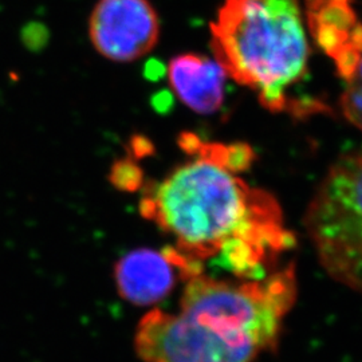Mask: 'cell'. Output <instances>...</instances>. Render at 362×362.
<instances>
[{
	"mask_svg": "<svg viewBox=\"0 0 362 362\" xmlns=\"http://www.w3.org/2000/svg\"><path fill=\"white\" fill-rule=\"evenodd\" d=\"M187 155L158 181L144 182L140 212L175 239V248L196 263L220 258L240 279H260L296 243L279 203L240 176L251 167L247 144L207 143L182 133Z\"/></svg>",
	"mask_w": 362,
	"mask_h": 362,
	"instance_id": "6da1fadb",
	"label": "cell"
},
{
	"mask_svg": "<svg viewBox=\"0 0 362 362\" xmlns=\"http://www.w3.org/2000/svg\"><path fill=\"white\" fill-rule=\"evenodd\" d=\"M297 299L293 264L260 279L185 282L177 314L149 311L134 348L144 362H257L278 345Z\"/></svg>",
	"mask_w": 362,
	"mask_h": 362,
	"instance_id": "7a4b0ae2",
	"label": "cell"
},
{
	"mask_svg": "<svg viewBox=\"0 0 362 362\" xmlns=\"http://www.w3.org/2000/svg\"><path fill=\"white\" fill-rule=\"evenodd\" d=\"M209 30L214 58L227 77L274 113L305 115L290 94L309 74L310 45L299 0H224Z\"/></svg>",
	"mask_w": 362,
	"mask_h": 362,
	"instance_id": "3957f363",
	"label": "cell"
},
{
	"mask_svg": "<svg viewBox=\"0 0 362 362\" xmlns=\"http://www.w3.org/2000/svg\"><path fill=\"white\" fill-rule=\"evenodd\" d=\"M305 228L325 272L362 294V146L330 167L306 209Z\"/></svg>",
	"mask_w": 362,
	"mask_h": 362,
	"instance_id": "277c9868",
	"label": "cell"
},
{
	"mask_svg": "<svg viewBox=\"0 0 362 362\" xmlns=\"http://www.w3.org/2000/svg\"><path fill=\"white\" fill-rule=\"evenodd\" d=\"M94 49L115 62H132L155 49L160 21L149 0H100L89 21Z\"/></svg>",
	"mask_w": 362,
	"mask_h": 362,
	"instance_id": "5b68a950",
	"label": "cell"
},
{
	"mask_svg": "<svg viewBox=\"0 0 362 362\" xmlns=\"http://www.w3.org/2000/svg\"><path fill=\"white\" fill-rule=\"evenodd\" d=\"M203 274V264L184 257L173 246L163 250L137 248L115 266L117 291L136 306H152L168 297L181 279Z\"/></svg>",
	"mask_w": 362,
	"mask_h": 362,
	"instance_id": "8992f818",
	"label": "cell"
},
{
	"mask_svg": "<svg viewBox=\"0 0 362 362\" xmlns=\"http://www.w3.org/2000/svg\"><path fill=\"white\" fill-rule=\"evenodd\" d=\"M303 18L315 45L346 81L362 59V22L353 0H305Z\"/></svg>",
	"mask_w": 362,
	"mask_h": 362,
	"instance_id": "52a82bcc",
	"label": "cell"
},
{
	"mask_svg": "<svg viewBox=\"0 0 362 362\" xmlns=\"http://www.w3.org/2000/svg\"><path fill=\"white\" fill-rule=\"evenodd\" d=\"M168 79L177 98L196 113L212 115L223 106L227 74L215 58L177 55L169 62Z\"/></svg>",
	"mask_w": 362,
	"mask_h": 362,
	"instance_id": "ba28073f",
	"label": "cell"
},
{
	"mask_svg": "<svg viewBox=\"0 0 362 362\" xmlns=\"http://www.w3.org/2000/svg\"><path fill=\"white\" fill-rule=\"evenodd\" d=\"M345 82L346 86L339 98V109L350 124L362 130V59Z\"/></svg>",
	"mask_w": 362,
	"mask_h": 362,
	"instance_id": "9c48e42d",
	"label": "cell"
},
{
	"mask_svg": "<svg viewBox=\"0 0 362 362\" xmlns=\"http://www.w3.org/2000/svg\"><path fill=\"white\" fill-rule=\"evenodd\" d=\"M112 182L122 191H137L144 185L143 169L136 163V158H122L117 161L112 169Z\"/></svg>",
	"mask_w": 362,
	"mask_h": 362,
	"instance_id": "30bf717a",
	"label": "cell"
},
{
	"mask_svg": "<svg viewBox=\"0 0 362 362\" xmlns=\"http://www.w3.org/2000/svg\"><path fill=\"white\" fill-rule=\"evenodd\" d=\"M46 38H47L46 30L42 28L39 25L28 26L25 31V42L31 47L38 49L40 45H45Z\"/></svg>",
	"mask_w": 362,
	"mask_h": 362,
	"instance_id": "8fae6325",
	"label": "cell"
}]
</instances>
